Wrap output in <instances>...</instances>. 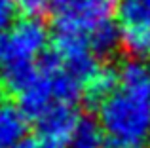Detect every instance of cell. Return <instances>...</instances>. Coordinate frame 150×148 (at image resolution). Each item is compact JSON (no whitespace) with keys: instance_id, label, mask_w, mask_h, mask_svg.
<instances>
[{"instance_id":"6da1fadb","label":"cell","mask_w":150,"mask_h":148,"mask_svg":"<svg viewBox=\"0 0 150 148\" xmlns=\"http://www.w3.org/2000/svg\"><path fill=\"white\" fill-rule=\"evenodd\" d=\"M108 148H139L150 141L148 91L118 87L99 106Z\"/></svg>"},{"instance_id":"7a4b0ae2","label":"cell","mask_w":150,"mask_h":148,"mask_svg":"<svg viewBox=\"0 0 150 148\" xmlns=\"http://www.w3.org/2000/svg\"><path fill=\"white\" fill-rule=\"evenodd\" d=\"M50 32L40 19H29L0 32V70L15 65L36 63L46 53Z\"/></svg>"},{"instance_id":"3957f363","label":"cell","mask_w":150,"mask_h":148,"mask_svg":"<svg viewBox=\"0 0 150 148\" xmlns=\"http://www.w3.org/2000/svg\"><path fill=\"white\" fill-rule=\"evenodd\" d=\"M112 15V0H70L61 4L53 30L82 34L89 40V34L103 23L110 21Z\"/></svg>"},{"instance_id":"277c9868","label":"cell","mask_w":150,"mask_h":148,"mask_svg":"<svg viewBox=\"0 0 150 148\" xmlns=\"http://www.w3.org/2000/svg\"><path fill=\"white\" fill-rule=\"evenodd\" d=\"M80 114L76 104L53 101L34 122L36 141L42 148H69V141Z\"/></svg>"},{"instance_id":"5b68a950","label":"cell","mask_w":150,"mask_h":148,"mask_svg":"<svg viewBox=\"0 0 150 148\" xmlns=\"http://www.w3.org/2000/svg\"><path fill=\"white\" fill-rule=\"evenodd\" d=\"M15 97H17V104L25 110V114L29 116L30 120H36L55 101L51 76L38 68V76L34 78L23 91H19Z\"/></svg>"},{"instance_id":"8992f818","label":"cell","mask_w":150,"mask_h":148,"mask_svg":"<svg viewBox=\"0 0 150 148\" xmlns=\"http://www.w3.org/2000/svg\"><path fill=\"white\" fill-rule=\"evenodd\" d=\"M30 118L17 103L0 101V148H13L27 139Z\"/></svg>"},{"instance_id":"52a82bcc","label":"cell","mask_w":150,"mask_h":148,"mask_svg":"<svg viewBox=\"0 0 150 148\" xmlns=\"http://www.w3.org/2000/svg\"><path fill=\"white\" fill-rule=\"evenodd\" d=\"M120 87V76L116 68L101 67L84 85V99L91 106H101Z\"/></svg>"},{"instance_id":"ba28073f","label":"cell","mask_w":150,"mask_h":148,"mask_svg":"<svg viewBox=\"0 0 150 148\" xmlns=\"http://www.w3.org/2000/svg\"><path fill=\"white\" fill-rule=\"evenodd\" d=\"M69 148H108L101 122L91 116H80L69 141Z\"/></svg>"},{"instance_id":"9c48e42d","label":"cell","mask_w":150,"mask_h":148,"mask_svg":"<svg viewBox=\"0 0 150 148\" xmlns=\"http://www.w3.org/2000/svg\"><path fill=\"white\" fill-rule=\"evenodd\" d=\"M116 13L124 29L150 30V0H120Z\"/></svg>"},{"instance_id":"30bf717a","label":"cell","mask_w":150,"mask_h":148,"mask_svg":"<svg viewBox=\"0 0 150 148\" xmlns=\"http://www.w3.org/2000/svg\"><path fill=\"white\" fill-rule=\"evenodd\" d=\"M89 46L97 57H108L122 46V29L114 19L103 23L89 34Z\"/></svg>"},{"instance_id":"8fae6325","label":"cell","mask_w":150,"mask_h":148,"mask_svg":"<svg viewBox=\"0 0 150 148\" xmlns=\"http://www.w3.org/2000/svg\"><path fill=\"white\" fill-rule=\"evenodd\" d=\"M120 87L125 89H135V91H148V78H150V68L137 57L127 59L120 68Z\"/></svg>"},{"instance_id":"7c38bea8","label":"cell","mask_w":150,"mask_h":148,"mask_svg":"<svg viewBox=\"0 0 150 148\" xmlns=\"http://www.w3.org/2000/svg\"><path fill=\"white\" fill-rule=\"evenodd\" d=\"M122 48L131 57L141 59L143 55L150 53V30L122 27Z\"/></svg>"},{"instance_id":"4fadbf2b","label":"cell","mask_w":150,"mask_h":148,"mask_svg":"<svg viewBox=\"0 0 150 148\" xmlns=\"http://www.w3.org/2000/svg\"><path fill=\"white\" fill-rule=\"evenodd\" d=\"M17 11L29 19H40L48 13L51 0H15Z\"/></svg>"},{"instance_id":"5bb4252c","label":"cell","mask_w":150,"mask_h":148,"mask_svg":"<svg viewBox=\"0 0 150 148\" xmlns=\"http://www.w3.org/2000/svg\"><path fill=\"white\" fill-rule=\"evenodd\" d=\"M15 13H17L15 0H0V32H4L13 25Z\"/></svg>"},{"instance_id":"9a60e30c","label":"cell","mask_w":150,"mask_h":148,"mask_svg":"<svg viewBox=\"0 0 150 148\" xmlns=\"http://www.w3.org/2000/svg\"><path fill=\"white\" fill-rule=\"evenodd\" d=\"M13 148H42V146L38 144V141H36V139H25L23 142L15 144Z\"/></svg>"},{"instance_id":"2e32d148","label":"cell","mask_w":150,"mask_h":148,"mask_svg":"<svg viewBox=\"0 0 150 148\" xmlns=\"http://www.w3.org/2000/svg\"><path fill=\"white\" fill-rule=\"evenodd\" d=\"M51 2H57V4H67V2H70V0H51Z\"/></svg>"},{"instance_id":"e0dca14e","label":"cell","mask_w":150,"mask_h":148,"mask_svg":"<svg viewBox=\"0 0 150 148\" xmlns=\"http://www.w3.org/2000/svg\"><path fill=\"white\" fill-rule=\"evenodd\" d=\"M148 95H150V78H148Z\"/></svg>"},{"instance_id":"ac0fdd59","label":"cell","mask_w":150,"mask_h":148,"mask_svg":"<svg viewBox=\"0 0 150 148\" xmlns=\"http://www.w3.org/2000/svg\"><path fill=\"white\" fill-rule=\"evenodd\" d=\"M139 148H150V146H139Z\"/></svg>"},{"instance_id":"d6986e66","label":"cell","mask_w":150,"mask_h":148,"mask_svg":"<svg viewBox=\"0 0 150 148\" xmlns=\"http://www.w3.org/2000/svg\"><path fill=\"white\" fill-rule=\"evenodd\" d=\"M0 87H2V82H0Z\"/></svg>"},{"instance_id":"ffe728a7","label":"cell","mask_w":150,"mask_h":148,"mask_svg":"<svg viewBox=\"0 0 150 148\" xmlns=\"http://www.w3.org/2000/svg\"><path fill=\"white\" fill-rule=\"evenodd\" d=\"M112 2H114V0H112ZM118 2H120V0H118Z\"/></svg>"}]
</instances>
